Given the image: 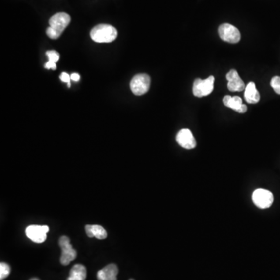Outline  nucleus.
Listing matches in <instances>:
<instances>
[{
  "instance_id": "f257e3e1",
  "label": "nucleus",
  "mask_w": 280,
  "mask_h": 280,
  "mask_svg": "<svg viewBox=\"0 0 280 280\" xmlns=\"http://www.w3.org/2000/svg\"><path fill=\"white\" fill-rule=\"evenodd\" d=\"M71 21V17L65 13H58L49 20V27L46 34L51 39H58Z\"/></svg>"
},
{
  "instance_id": "f03ea898",
  "label": "nucleus",
  "mask_w": 280,
  "mask_h": 280,
  "mask_svg": "<svg viewBox=\"0 0 280 280\" xmlns=\"http://www.w3.org/2000/svg\"><path fill=\"white\" fill-rule=\"evenodd\" d=\"M115 27L109 24H98L91 30V37L97 43H110L117 38Z\"/></svg>"
},
{
  "instance_id": "7ed1b4c3",
  "label": "nucleus",
  "mask_w": 280,
  "mask_h": 280,
  "mask_svg": "<svg viewBox=\"0 0 280 280\" xmlns=\"http://www.w3.org/2000/svg\"><path fill=\"white\" fill-rule=\"evenodd\" d=\"M58 244L61 249V255L60 262L63 266H68L77 256L76 250L72 248L70 240L67 236H62L58 240Z\"/></svg>"
},
{
  "instance_id": "20e7f679",
  "label": "nucleus",
  "mask_w": 280,
  "mask_h": 280,
  "mask_svg": "<svg viewBox=\"0 0 280 280\" xmlns=\"http://www.w3.org/2000/svg\"><path fill=\"white\" fill-rule=\"evenodd\" d=\"M214 80L215 78L214 76H209L206 80L196 79L194 82L193 94L197 98H203L211 94L214 91Z\"/></svg>"
},
{
  "instance_id": "39448f33",
  "label": "nucleus",
  "mask_w": 280,
  "mask_h": 280,
  "mask_svg": "<svg viewBox=\"0 0 280 280\" xmlns=\"http://www.w3.org/2000/svg\"><path fill=\"white\" fill-rule=\"evenodd\" d=\"M150 87V77L147 74L136 75L131 80V91L137 96H141L147 93Z\"/></svg>"
},
{
  "instance_id": "423d86ee",
  "label": "nucleus",
  "mask_w": 280,
  "mask_h": 280,
  "mask_svg": "<svg viewBox=\"0 0 280 280\" xmlns=\"http://www.w3.org/2000/svg\"><path fill=\"white\" fill-rule=\"evenodd\" d=\"M220 38L228 43H238L241 38L240 31L237 27L229 24H221L218 29Z\"/></svg>"
},
{
  "instance_id": "0eeeda50",
  "label": "nucleus",
  "mask_w": 280,
  "mask_h": 280,
  "mask_svg": "<svg viewBox=\"0 0 280 280\" xmlns=\"http://www.w3.org/2000/svg\"><path fill=\"white\" fill-rule=\"evenodd\" d=\"M252 200L257 207L260 209H267L273 204L274 197L273 193L270 191L259 188L255 190L252 194Z\"/></svg>"
},
{
  "instance_id": "6e6552de",
  "label": "nucleus",
  "mask_w": 280,
  "mask_h": 280,
  "mask_svg": "<svg viewBox=\"0 0 280 280\" xmlns=\"http://www.w3.org/2000/svg\"><path fill=\"white\" fill-rule=\"evenodd\" d=\"M49 231V227L48 226L31 225L26 229V235L33 242L42 244L46 241Z\"/></svg>"
},
{
  "instance_id": "1a4fd4ad",
  "label": "nucleus",
  "mask_w": 280,
  "mask_h": 280,
  "mask_svg": "<svg viewBox=\"0 0 280 280\" xmlns=\"http://www.w3.org/2000/svg\"><path fill=\"white\" fill-rule=\"evenodd\" d=\"M176 140L181 147L187 149V150L195 148L197 145L195 138H194L193 134L188 128L181 129L177 133V136H176Z\"/></svg>"
},
{
  "instance_id": "9d476101",
  "label": "nucleus",
  "mask_w": 280,
  "mask_h": 280,
  "mask_svg": "<svg viewBox=\"0 0 280 280\" xmlns=\"http://www.w3.org/2000/svg\"><path fill=\"white\" fill-rule=\"evenodd\" d=\"M226 80H228L227 87L229 91L240 92L245 90V83L240 79L237 70L231 69L226 74Z\"/></svg>"
},
{
  "instance_id": "9b49d317",
  "label": "nucleus",
  "mask_w": 280,
  "mask_h": 280,
  "mask_svg": "<svg viewBox=\"0 0 280 280\" xmlns=\"http://www.w3.org/2000/svg\"><path fill=\"white\" fill-rule=\"evenodd\" d=\"M223 103L226 107L232 109L240 114H244L248 110L247 105L242 103V99L238 96L231 97L226 95L223 99Z\"/></svg>"
},
{
  "instance_id": "f8f14e48",
  "label": "nucleus",
  "mask_w": 280,
  "mask_h": 280,
  "mask_svg": "<svg viewBox=\"0 0 280 280\" xmlns=\"http://www.w3.org/2000/svg\"><path fill=\"white\" fill-rule=\"evenodd\" d=\"M118 268L115 264L108 265L97 273L98 280H117Z\"/></svg>"
},
{
  "instance_id": "ddd939ff",
  "label": "nucleus",
  "mask_w": 280,
  "mask_h": 280,
  "mask_svg": "<svg viewBox=\"0 0 280 280\" xmlns=\"http://www.w3.org/2000/svg\"><path fill=\"white\" fill-rule=\"evenodd\" d=\"M244 98L246 102L249 104H256L260 101V94L257 91L256 86L254 82H250L248 85L246 86Z\"/></svg>"
},
{
  "instance_id": "4468645a",
  "label": "nucleus",
  "mask_w": 280,
  "mask_h": 280,
  "mask_svg": "<svg viewBox=\"0 0 280 280\" xmlns=\"http://www.w3.org/2000/svg\"><path fill=\"white\" fill-rule=\"evenodd\" d=\"M86 233L89 237H96L99 240H104L107 237V232L105 228L99 225H87L85 226Z\"/></svg>"
},
{
  "instance_id": "2eb2a0df",
  "label": "nucleus",
  "mask_w": 280,
  "mask_h": 280,
  "mask_svg": "<svg viewBox=\"0 0 280 280\" xmlns=\"http://www.w3.org/2000/svg\"><path fill=\"white\" fill-rule=\"evenodd\" d=\"M86 277L87 270L85 266L81 264H76L71 269L67 280H85Z\"/></svg>"
},
{
  "instance_id": "dca6fc26",
  "label": "nucleus",
  "mask_w": 280,
  "mask_h": 280,
  "mask_svg": "<svg viewBox=\"0 0 280 280\" xmlns=\"http://www.w3.org/2000/svg\"><path fill=\"white\" fill-rule=\"evenodd\" d=\"M10 266L5 263V262H1L0 263V280H5L8 276L10 274Z\"/></svg>"
},
{
  "instance_id": "f3484780",
  "label": "nucleus",
  "mask_w": 280,
  "mask_h": 280,
  "mask_svg": "<svg viewBox=\"0 0 280 280\" xmlns=\"http://www.w3.org/2000/svg\"><path fill=\"white\" fill-rule=\"evenodd\" d=\"M271 87L277 94L280 95V76H274L270 82Z\"/></svg>"
},
{
  "instance_id": "a211bd4d",
  "label": "nucleus",
  "mask_w": 280,
  "mask_h": 280,
  "mask_svg": "<svg viewBox=\"0 0 280 280\" xmlns=\"http://www.w3.org/2000/svg\"><path fill=\"white\" fill-rule=\"evenodd\" d=\"M46 56H47L48 58H49V61H52V62H58V60L60 58L59 54L56 51L54 50H52V51H48L46 53Z\"/></svg>"
},
{
  "instance_id": "6ab92c4d",
  "label": "nucleus",
  "mask_w": 280,
  "mask_h": 280,
  "mask_svg": "<svg viewBox=\"0 0 280 280\" xmlns=\"http://www.w3.org/2000/svg\"><path fill=\"white\" fill-rule=\"evenodd\" d=\"M60 79H61V81L64 82V83H68V87H71V76H69L66 72H62L61 76H60Z\"/></svg>"
},
{
  "instance_id": "aec40b11",
  "label": "nucleus",
  "mask_w": 280,
  "mask_h": 280,
  "mask_svg": "<svg viewBox=\"0 0 280 280\" xmlns=\"http://www.w3.org/2000/svg\"><path fill=\"white\" fill-rule=\"evenodd\" d=\"M45 68H46V69H53V70H56V63L52 62V61H48L47 63L45 64Z\"/></svg>"
},
{
  "instance_id": "412c9836",
  "label": "nucleus",
  "mask_w": 280,
  "mask_h": 280,
  "mask_svg": "<svg viewBox=\"0 0 280 280\" xmlns=\"http://www.w3.org/2000/svg\"><path fill=\"white\" fill-rule=\"evenodd\" d=\"M80 78V75L78 74V73H72V74L71 75V80H73V81H79Z\"/></svg>"
},
{
  "instance_id": "4be33fe9",
  "label": "nucleus",
  "mask_w": 280,
  "mask_h": 280,
  "mask_svg": "<svg viewBox=\"0 0 280 280\" xmlns=\"http://www.w3.org/2000/svg\"><path fill=\"white\" fill-rule=\"evenodd\" d=\"M38 280V278H33V279H31V280Z\"/></svg>"
},
{
  "instance_id": "5701e85b",
  "label": "nucleus",
  "mask_w": 280,
  "mask_h": 280,
  "mask_svg": "<svg viewBox=\"0 0 280 280\" xmlns=\"http://www.w3.org/2000/svg\"><path fill=\"white\" fill-rule=\"evenodd\" d=\"M132 280V279H130V280Z\"/></svg>"
}]
</instances>
